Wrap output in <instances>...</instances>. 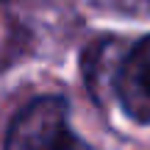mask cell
Listing matches in <instances>:
<instances>
[{"label":"cell","instance_id":"obj_2","mask_svg":"<svg viewBox=\"0 0 150 150\" xmlns=\"http://www.w3.org/2000/svg\"><path fill=\"white\" fill-rule=\"evenodd\" d=\"M106 89L114 92L125 117L136 125H150V33L134 42L108 72Z\"/></svg>","mask_w":150,"mask_h":150},{"label":"cell","instance_id":"obj_1","mask_svg":"<svg viewBox=\"0 0 150 150\" xmlns=\"http://www.w3.org/2000/svg\"><path fill=\"white\" fill-rule=\"evenodd\" d=\"M6 150H92L70 125V100L42 95L14 114L6 134Z\"/></svg>","mask_w":150,"mask_h":150},{"label":"cell","instance_id":"obj_3","mask_svg":"<svg viewBox=\"0 0 150 150\" xmlns=\"http://www.w3.org/2000/svg\"><path fill=\"white\" fill-rule=\"evenodd\" d=\"M0 3H6V0H0Z\"/></svg>","mask_w":150,"mask_h":150}]
</instances>
